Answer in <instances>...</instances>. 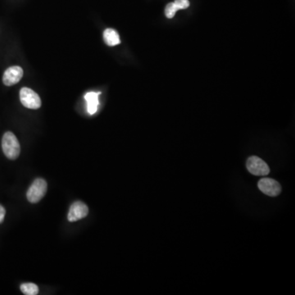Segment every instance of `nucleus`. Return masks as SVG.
I'll list each match as a JSON object with an SVG mask.
<instances>
[{
    "instance_id": "nucleus-1",
    "label": "nucleus",
    "mask_w": 295,
    "mask_h": 295,
    "mask_svg": "<svg viewBox=\"0 0 295 295\" xmlns=\"http://www.w3.org/2000/svg\"><path fill=\"white\" fill-rule=\"evenodd\" d=\"M2 148L5 156L11 160H14L18 158L21 151L18 140L16 139L13 133L9 131L5 133L2 137Z\"/></svg>"
},
{
    "instance_id": "nucleus-2",
    "label": "nucleus",
    "mask_w": 295,
    "mask_h": 295,
    "mask_svg": "<svg viewBox=\"0 0 295 295\" xmlns=\"http://www.w3.org/2000/svg\"><path fill=\"white\" fill-rule=\"evenodd\" d=\"M47 188L48 186L44 179L38 178L34 180L26 193L28 201L31 204H36L40 201L47 192Z\"/></svg>"
},
{
    "instance_id": "nucleus-3",
    "label": "nucleus",
    "mask_w": 295,
    "mask_h": 295,
    "mask_svg": "<svg viewBox=\"0 0 295 295\" xmlns=\"http://www.w3.org/2000/svg\"><path fill=\"white\" fill-rule=\"evenodd\" d=\"M20 99L25 108L38 109L41 106V99L39 95L29 88H22L20 91Z\"/></svg>"
},
{
    "instance_id": "nucleus-4",
    "label": "nucleus",
    "mask_w": 295,
    "mask_h": 295,
    "mask_svg": "<svg viewBox=\"0 0 295 295\" xmlns=\"http://www.w3.org/2000/svg\"><path fill=\"white\" fill-rule=\"evenodd\" d=\"M249 172L255 176H267L270 172L268 165L257 156H251L246 163Z\"/></svg>"
},
{
    "instance_id": "nucleus-5",
    "label": "nucleus",
    "mask_w": 295,
    "mask_h": 295,
    "mask_svg": "<svg viewBox=\"0 0 295 295\" xmlns=\"http://www.w3.org/2000/svg\"><path fill=\"white\" fill-rule=\"evenodd\" d=\"M258 185H259V190L268 196L276 197L282 192L281 185L273 179H262L259 181Z\"/></svg>"
},
{
    "instance_id": "nucleus-6",
    "label": "nucleus",
    "mask_w": 295,
    "mask_h": 295,
    "mask_svg": "<svg viewBox=\"0 0 295 295\" xmlns=\"http://www.w3.org/2000/svg\"><path fill=\"white\" fill-rule=\"evenodd\" d=\"M88 213H89V208L87 205L82 202L76 201L71 204L67 218L69 222H77L79 220L87 217Z\"/></svg>"
},
{
    "instance_id": "nucleus-7",
    "label": "nucleus",
    "mask_w": 295,
    "mask_h": 295,
    "mask_svg": "<svg viewBox=\"0 0 295 295\" xmlns=\"http://www.w3.org/2000/svg\"><path fill=\"white\" fill-rule=\"evenodd\" d=\"M22 76L23 70L21 67L18 66H11L5 71L2 76V81L5 85L11 86L18 83Z\"/></svg>"
},
{
    "instance_id": "nucleus-8",
    "label": "nucleus",
    "mask_w": 295,
    "mask_h": 295,
    "mask_svg": "<svg viewBox=\"0 0 295 295\" xmlns=\"http://www.w3.org/2000/svg\"><path fill=\"white\" fill-rule=\"evenodd\" d=\"M100 93L89 92L85 94V98L87 103V110L89 114L93 115L97 112L98 106V95Z\"/></svg>"
},
{
    "instance_id": "nucleus-9",
    "label": "nucleus",
    "mask_w": 295,
    "mask_h": 295,
    "mask_svg": "<svg viewBox=\"0 0 295 295\" xmlns=\"http://www.w3.org/2000/svg\"><path fill=\"white\" fill-rule=\"evenodd\" d=\"M103 39L108 46H116L121 43L119 34L113 29H106L103 32Z\"/></svg>"
},
{
    "instance_id": "nucleus-10",
    "label": "nucleus",
    "mask_w": 295,
    "mask_h": 295,
    "mask_svg": "<svg viewBox=\"0 0 295 295\" xmlns=\"http://www.w3.org/2000/svg\"><path fill=\"white\" fill-rule=\"evenodd\" d=\"M21 291L25 295H36L39 293V287L34 283H25L21 286Z\"/></svg>"
},
{
    "instance_id": "nucleus-11",
    "label": "nucleus",
    "mask_w": 295,
    "mask_h": 295,
    "mask_svg": "<svg viewBox=\"0 0 295 295\" xmlns=\"http://www.w3.org/2000/svg\"><path fill=\"white\" fill-rule=\"evenodd\" d=\"M177 11H178V8L176 7L174 2H170L165 8V14H166L167 18H172V17H174Z\"/></svg>"
},
{
    "instance_id": "nucleus-12",
    "label": "nucleus",
    "mask_w": 295,
    "mask_h": 295,
    "mask_svg": "<svg viewBox=\"0 0 295 295\" xmlns=\"http://www.w3.org/2000/svg\"><path fill=\"white\" fill-rule=\"evenodd\" d=\"M175 4L176 7L180 9H186L189 6H190V2L189 0H175Z\"/></svg>"
},
{
    "instance_id": "nucleus-13",
    "label": "nucleus",
    "mask_w": 295,
    "mask_h": 295,
    "mask_svg": "<svg viewBox=\"0 0 295 295\" xmlns=\"http://www.w3.org/2000/svg\"><path fill=\"white\" fill-rule=\"evenodd\" d=\"M5 213H6L5 208H3L2 205H0V223H2V222H3V220H4Z\"/></svg>"
}]
</instances>
